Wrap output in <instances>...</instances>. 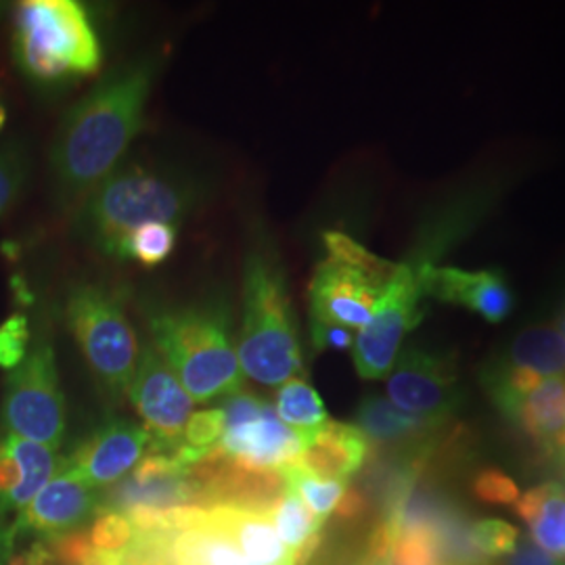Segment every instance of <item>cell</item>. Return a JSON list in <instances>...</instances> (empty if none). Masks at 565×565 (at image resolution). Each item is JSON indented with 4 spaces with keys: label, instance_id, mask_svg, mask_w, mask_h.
<instances>
[{
    "label": "cell",
    "instance_id": "obj_1",
    "mask_svg": "<svg viewBox=\"0 0 565 565\" xmlns=\"http://www.w3.org/2000/svg\"><path fill=\"white\" fill-rule=\"evenodd\" d=\"M158 60L116 67L61 118L51 145V177L63 202L81 203L105 181L139 137Z\"/></svg>",
    "mask_w": 565,
    "mask_h": 565
},
{
    "label": "cell",
    "instance_id": "obj_2",
    "mask_svg": "<svg viewBox=\"0 0 565 565\" xmlns=\"http://www.w3.org/2000/svg\"><path fill=\"white\" fill-rule=\"evenodd\" d=\"M202 200V186L181 170L141 163L118 166L81 203L76 233L103 256L121 258V245L139 226L177 224Z\"/></svg>",
    "mask_w": 565,
    "mask_h": 565
},
{
    "label": "cell",
    "instance_id": "obj_3",
    "mask_svg": "<svg viewBox=\"0 0 565 565\" xmlns=\"http://www.w3.org/2000/svg\"><path fill=\"white\" fill-rule=\"evenodd\" d=\"M151 345L181 380L193 403L242 392L243 371L223 300L158 306L147 312Z\"/></svg>",
    "mask_w": 565,
    "mask_h": 565
},
{
    "label": "cell",
    "instance_id": "obj_4",
    "mask_svg": "<svg viewBox=\"0 0 565 565\" xmlns=\"http://www.w3.org/2000/svg\"><path fill=\"white\" fill-rule=\"evenodd\" d=\"M243 375L279 387L303 375L302 348L281 266L264 252L247 256L243 273V323L237 340Z\"/></svg>",
    "mask_w": 565,
    "mask_h": 565
},
{
    "label": "cell",
    "instance_id": "obj_5",
    "mask_svg": "<svg viewBox=\"0 0 565 565\" xmlns=\"http://www.w3.org/2000/svg\"><path fill=\"white\" fill-rule=\"evenodd\" d=\"M15 57L30 81L51 84L97 74L102 42L76 0H25L15 15Z\"/></svg>",
    "mask_w": 565,
    "mask_h": 565
},
{
    "label": "cell",
    "instance_id": "obj_6",
    "mask_svg": "<svg viewBox=\"0 0 565 565\" xmlns=\"http://www.w3.org/2000/svg\"><path fill=\"white\" fill-rule=\"evenodd\" d=\"M323 239L329 256L310 281V321L361 331L396 279L401 263L371 254L340 231L324 233Z\"/></svg>",
    "mask_w": 565,
    "mask_h": 565
},
{
    "label": "cell",
    "instance_id": "obj_7",
    "mask_svg": "<svg viewBox=\"0 0 565 565\" xmlns=\"http://www.w3.org/2000/svg\"><path fill=\"white\" fill-rule=\"evenodd\" d=\"M65 321L97 382L111 396L128 392L141 345L120 296L99 282H78L67 294Z\"/></svg>",
    "mask_w": 565,
    "mask_h": 565
},
{
    "label": "cell",
    "instance_id": "obj_8",
    "mask_svg": "<svg viewBox=\"0 0 565 565\" xmlns=\"http://www.w3.org/2000/svg\"><path fill=\"white\" fill-rule=\"evenodd\" d=\"M4 434L60 450L67 431V408L61 392L53 343L46 335L30 348L25 361L9 373L0 406Z\"/></svg>",
    "mask_w": 565,
    "mask_h": 565
},
{
    "label": "cell",
    "instance_id": "obj_9",
    "mask_svg": "<svg viewBox=\"0 0 565 565\" xmlns=\"http://www.w3.org/2000/svg\"><path fill=\"white\" fill-rule=\"evenodd\" d=\"M422 279L413 263H401L396 279L387 287L373 319L352 345V361L363 380H384L403 350L404 338L424 319Z\"/></svg>",
    "mask_w": 565,
    "mask_h": 565
},
{
    "label": "cell",
    "instance_id": "obj_10",
    "mask_svg": "<svg viewBox=\"0 0 565 565\" xmlns=\"http://www.w3.org/2000/svg\"><path fill=\"white\" fill-rule=\"evenodd\" d=\"M387 401L406 415L448 424L463 404V390L452 356L424 345L403 348L387 375Z\"/></svg>",
    "mask_w": 565,
    "mask_h": 565
},
{
    "label": "cell",
    "instance_id": "obj_11",
    "mask_svg": "<svg viewBox=\"0 0 565 565\" xmlns=\"http://www.w3.org/2000/svg\"><path fill=\"white\" fill-rule=\"evenodd\" d=\"M221 408L224 413L221 448L231 457L263 469H282L300 459L302 434L282 424L273 404L249 392H237L224 398Z\"/></svg>",
    "mask_w": 565,
    "mask_h": 565
},
{
    "label": "cell",
    "instance_id": "obj_12",
    "mask_svg": "<svg viewBox=\"0 0 565 565\" xmlns=\"http://www.w3.org/2000/svg\"><path fill=\"white\" fill-rule=\"evenodd\" d=\"M126 394L149 434V452L174 455L182 446L184 425L193 415V401L151 343L142 348L137 373Z\"/></svg>",
    "mask_w": 565,
    "mask_h": 565
},
{
    "label": "cell",
    "instance_id": "obj_13",
    "mask_svg": "<svg viewBox=\"0 0 565 565\" xmlns=\"http://www.w3.org/2000/svg\"><path fill=\"white\" fill-rule=\"evenodd\" d=\"M102 492L88 484L76 471L61 467L53 480L42 488L34 501L7 525H0L9 545L20 546L21 541L51 543L97 515Z\"/></svg>",
    "mask_w": 565,
    "mask_h": 565
},
{
    "label": "cell",
    "instance_id": "obj_14",
    "mask_svg": "<svg viewBox=\"0 0 565 565\" xmlns=\"http://www.w3.org/2000/svg\"><path fill=\"white\" fill-rule=\"evenodd\" d=\"M149 434L145 427L111 417L99 425L86 440L61 461V467L76 471L93 488L116 484L126 473L141 463L149 450Z\"/></svg>",
    "mask_w": 565,
    "mask_h": 565
},
{
    "label": "cell",
    "instance_id": "obj_15",
    "mask_svg": "<svg viewBox=\"0 0 565 565\" xmlns=\"http://www.w3.org/2000/svg\"><path fill=\"white\" fill-rule=\"evenodd\" d=\"M419 270L424 296L480 315L488 323L505 321L513 308V294L501 270H463L455 266L408 260Z\"/></svg>",
    "mask_w": 565,
    "mask_h": 565
},
{
    "label": "cell",
    "instance_id": "obj_16",
    "mask_svg": "<svg viewBox=\"0 0 565 565\" xmlns=\"http://www.w3.org/2000/svg\"><path fill=\"white\" fill-rule=\"evenodd\" d=\"M60 469L57 452L11 434L0 436V525L30 505Z\"/></svg>",
    "mask_w": 565,
    "mask_h": 565
},
{
    "label": "cell",
    "instance_id": "obj_17",
    "mask_svg": "<svg viewBox=\"0 0 565 565\" xmlns=\"http://www.w3.org/2000/svg\"><path fill=\"white\" fill-rule=\"evenodd\" d=\"M303 450L296 467L323 480H350L363 467L371 443L356 425L327 422L302 434Z\"/></svg>",
    "mask_w": 565,
    "mask_h": 565
},
{
    "label": "cell",
    "instance_id": "obj_18",
    "mask_svg": "<svg viewBox=\"0 0 565 565\" xmlns=\"http://www.w3.org/2000/svg\"><path fill=\"white\" fill-rule=\"evenodd\" d=\"M166 565H258L243 555L235 539L218 524L207 507L189 525L168 534L162 543Z\"/></svg>",
    "mask_w": 565,
    "mask_h": 565
},
{
    "label": "cell",
    "instance_id": "obj_19",
    "mask_svg": "<svg viewBox=\"0 0 565 565\" xmlns=\"http://www.w3.org/2000/svg\"><path fill=\"white\" fill-rule=\"evenodd\" d=\"M548 457L565 455V377H546L507 417Z\"/></svg>",
    "mask_w": 565,
    "mask_h": 565
},
{
    "label": "cell",
    "instance_id": "obj_20",
    "mask_svg": "<svg viewBox=\"0 0 565 565\" xmlns=\"http://www.w3.org/2000/svg\"><path fill=\"white\" fill-rule=\"evenodd\" d=\"M356 427L369 443L419 446L445 425L406 415L384 396H366L356 411Z\"/></svg>",
    "mask_w": 565,
    "mask_h": 565
},
{
    "label": "cell",
    "instance_id": "obj_21",
    "mask_svg": "<svg viewBox=\"0 0 565 565\" xmlns=\"http://www.w3.org/2000/svg\"><path fill=\"white\" fill-rule=\"evenodd\" d=\"M532 541L555 557H565V494L562 482H545L527 490L515 503Z\"/></svg>",
    "mask_w": 565,
    "mask_h": 565
},
{
    "label": "cell",
    "instance_id": "obj_22",
    "mask_svg": "<svg viewBox=\"0 0 565 565\" xmlns=\"http://www.w3.org/2000/svg\"><path fill=\"white\" fill-rule=\"evenodd\" d=\"M499 363L513 369H525L541 377H565V342L555 327H532L522 331Z\"/></svg>",
    "mask_w": 565,
    "mask_h": 565
},
{
    "label": "cell",
    "instance_id": "obj_23",
    "mask_svg": "<svg viewBox=\"0 0 565 565\" xmlns=\"http://www.w3.org/2000/svg\"><path fill=\"white\" fill-rule=\"evenodd\" d=\"M275 411L282 424L300 434L315 431L317 427L329 422L327 408L319 392L302 377H296V380H289L287 384L279 385Z\"/></svg>",
    "mask_w": 565,
    "mask_h": 565
},
{
    "label": "cell",
    "instance_id": "obj_24",
    "mask_svg": "<svg viewBox=\"0 0 565 565\" xmlns=\"http://www.w3.org/2000/svg\"><path fill=\"white\" fill-rule=\"evenodd\" d=\"M268 518L275 525L277 534L281 536L282 543L294 553L300 551L310 539L321 534L324 527V522L303 505L302 499L294 490H289V486Z\"/></svg>",
    "mask_w": 565,
    "mask_h": 565
},
{
    "label": "cell",
    "instance_id": "obj_25",
    "mask_svg": "<svg viewBox=\"0 0 565 565\" xmlns=\"http://www.w3.org/2000/svg\"><path fill=\"white\" fill-rule=\"evenodd\" d=\"M281 471L289 490H294L321 522H327V518L338 509L348 490L345 480L315 478L296 465L282 467Z\"/></svg>",
    "mask_w": 565,
    "mask_h": 565
},
{
    "label": "cell",
    "instance_id": "obj_26",
    "mask_svg": "<svg viewBox=\"0 0 565 565\" xmlns=\"http://www.w3.org/2000/svg\"><path fill=\"white\" fill-rule=\"evenodd\" d=\"M179 239L177 224L151 223L132 231L121 245L120 260H135L142 266H158L170 258Z\"/></svg>",
    "mask_w": 565,
    "mask_h": 565
},
{
    "label": "cell",
    "instance_id": "obj_27",
    "mask_svg": "<svg viewBox=\"0 0 565 565\" xmlns=\"http://www.w3.org/2000/svg\"><path fill=\"white\" fill-rule=\"evenodd\" d=\"M88 536L95 551L103 555H130L137 541L132 522L120 511L111 509L97 511L93 524L88 527Z\"/></svg>",
    "mask_w": 565,
    "mask_h": 565
},
{
    "label": "cell",
    "instance_id": "obj_28",
    "mask_svg": "<svg viewBox=\"0 0 565 565\" xmlns=\"http://www.w3.org/2000/svg\"><path fill=\"white\" fill-rule=\"evenodd\" d=\"M30 177V153L23 142L0 149V218L15 205Z\"/></svg>",
    "mask_w": 565,
    "mask_h": 565
},
{
    "label": "cell",
    "instance_id": "obj_29",
    "mask_svg": "<svg viewBox=\"0 0 565 565\" xmlns=\"http://www.w3.org/2000/svg\"><path fill=\"white\" fill-rule=\"evenodd\" d=\"M520 541V530L503 520L471 522V543L490 564L507 559Z\"/></svg>",
    "mask_w": 565,
    "mask_h": 565
},
{
    "label": "cell",
    "instance_id": "obj_30",
    "mask_svg": "<svg viewBox=\"0 0 565 565\" xmlns=\"http://www.w3.org/2000/svg\"><path fill=\"white\" fill-rule=\"evenodd\" d=\"M30 352L28 317L15 312L0 323V369L15 371Z\"/></svg>",
    "mask_w": 565,
    "mask_h": 565
},
{
    "label": "cell",
    "instance_id": "obj_31",
    "mask_svg": "<svg viewBox=\"0 0 565 565\" xmlns=\"http://www.w3.org/2000/svg\"><path fill=\"white\" fill-rule=\"evenodd\" d=\"M224 436L223 408H205L189 417L182 431V446L193 450H212Z\"/></svg>",
    "mask_w": 565,
    "mask_h": 565
},
{
    "label": "cell",
    "instance_id": "obj_32",
    "mask_svg": "<svg viewBox=\"0 0 565 565\" xmlns=\"http://www.w3.org/2000/svg\"><path fill=\"white\" fill-rule=\"evenodd\" d=\"M473 494L488 505H513L520 501V488L501 469H484L473 480Z\"/></svg>",
    "mask_w": 565,
    "mask_h": 565
},
{
    "label": "cell",
    "instance_id": "obj_33",
    "mask_svg": "<svg viewBox=\"0 0 565 565\" xmlns=\"http://www.w3.org/2000/svg\"><path fill=\"white\" fill-rule=\"evenodd\" d=\"M310 329H312V345L319 352H324V350L345 352V350H352V345H354V335L345 327L310 321Z\"/></svg>",
    "mask_w": 565,
    "mask_h": 565
},
{
    "label": "cell",
    "instance_id": "obj_34",
    "mask_svg": "<svg viewBox=\"0 0 565 565\" xmlns=\"http://www.w3.org/2000/svg\"><path fill=\"white\" fill-rule=\"evenodd\" d=\"M503 565H564V562L551 553H546L543 546L536 545L532 536H522Z\"/></svg>",
    "mask_w": 565,
    "mask_h": 565
},
{
    "label": "cell",
    "instance_id": "obj_35",
    "mask_svg": "<svg viewBox=\"0 0 565 565\" xmlns=\"http://www.w3.org/2000/svg\"><path fill=\"white\" fill-rule=\"evenodd\" d=\"M364 509H366V503H364L363 494L359 490L348 488L345 494H343L342 503L335 509V513L342 520H359L363 515Z\"/></svg>",
    "mask_w": 565,
    "mask_h": 565
},
{
    "label": "cell",
    "instance_id": "obj_36",
    "mask_svg": "<svg viewBox=\"0 0 565 565\" xmlns=\"http://www.w3.org/2000/svg\"><path fill=\"white\" fill-rule=\"evenodd\" d=\"M343 565H390L384 564V562H380V559H375V557H371L366 551H361V555H356L350 564H343Z\"/></svg>",
    "mask_w": 565,
    "mask_h": 565
},
{
    "label": "cell",
    "instance_id": "obj_37",
    "mask_svg": "<svg viewBox=\"0 0 565 565\" xmlns=\"http://www.w3.org/2000/svg\"><path fill=\"white\" fill-rule=\"evenodd\" d=\"M11 555H13L11 546L4 543V539H2V534H0V565H9V559H11Z\"/></svg>",
    "mask_w": 565,
    "mask_h": 565
},
{
    "label": "cell",
    "instance_id": "obj_38",
    "mask_svg": "<svg viewBox=\"0 0 565 565\" xmlns=\"http://www.w3.org/2000/svg\"><path fill=\"white\" fill-rule=\"evenodd\" d=\"M4 121H7V111H4V107H0V130L4 128Z\"/></svg>",
    "mask_w": 565,
    "mask_h": 565
},
{
    "label": "cell",
    "instance_id": "obj_39",
    "mask_svg": "<svg viewBox=\"0 0 565 565\" xmlns=\"http://www.w3.org/2000/svg\"><path fill=\"white\" fill-rule=\"evenodd\" d=\"M559 333H562V338H564L565 342V312L562 315V319H559Z\"/></svg>",
    "mask_w": 565,
    "mask_h": 565
},
{
    "label": "cell",
    "instance_id": "obj_40",
    "mask_svg": "<svg viewBox=\"0 0 565 565\" xmlns=\"http://www.w3.org/2000/svg\"><path fill=\"white\" fill-rule=\"evenodd\" d=\"M7 9H9V4H7V2H0V21L7 15Z\"/></svg>",
    "mask_w": 565,
    "mask_h": 565
},
{
    "label": "cell",
    "instance_id": "obj_41",
    "mask_svg": "<svg viewBox=\"0 0 565 565\" xmlns=\"http://www.w3.org/2000/svg\"><path fill=\"white\" fill-rule=\"evenodd\" d=\"M562 486H564V494H565V484H564V482H562Z\"/></svg>",
    "mask_w": 565,
    "mask_h": 565
},
{
    "label": "cell",
    "instance_id": "obj_42",
    "mask_svg": "<svg viewBox=\"0 0 565 565\" xmlns=\"http://www.w3.org/2000/svg\"><path fill=\"white\" fill-rule=\"evenodd\" d=\"M565 565V564H564Z\"/></svg>",
    "mask_w": 565,
    "mask_h": 565
}]
</instances>
